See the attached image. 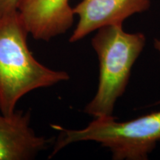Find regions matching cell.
<instances>
[{
	"label": "cell",
	"mask_w": 160,
	"mask_h": 160,
	"mask_svg": "<svg viewBox=\"0 0 160 160\" xmlns=\"http://www.w3.org/2000/svg\"><path fill=\"white\" fill-rule=\"evenodd\" d=\"M154 48L160 53V39H154Z\"/></svg>",
	"instance_id": "ba28073f"
},
{
	"label": "cell",
	"mask_w": 160,
	"mask_h": 160,
	"mask_svg": "<svg viewBox=\"0 0 160 160\" xmlns=\"http://www.w3.org/2000/svg\"><path fill=\"white\" fill-rule=\"evenodd\" d=\"M60 131L51 157L66 146L79 142L93 141L108 148L115 160H145L160 142V111L120 122L113 116L97 117L87 127Z\"/></svg>",
	"instance_id": "3957f363"
},
{
	"label": "cell",
	"mask_w": 160,
	"mask_h": 160,
	"mask_svg": "<svg viewBox=\"0 0 160 160\" xmlns=\"http://www.w3.org/2000/svg\"><path fill=\"white\" fill-rule=\"evenodd\" d=\"M17 11L37 40L50 41L66 33L73 23L69 0H18Z\"/></svg>",
	"instance_id": "5b68a950"
},
{
	"label": "cell",
	"mask_w": 160,
	"mask_h": 160,
	"mask_svg": "<svg viewBox=\"0 0 160 160\" xmlns=\"http://www.w3.org/2000/svg\"><path fill=\"white\" fill-rule=\"evenodd\" d=\"M17 2L18 0H0L1 16L17 11Z\"/></svg>",
	"instance_id": "52a82bcc"
},
{
	"label": "cell",
	"mask_w": 160,
	"mask_h": 160,
	"mask_svg": "<svg viewBox=\"0 0 160 160\" xmlns=\"http://www.w3.org/2000/svg\"><path fill=\"white\" fill-rule=\"evenodd\" d=\"M29 34L19 12L0 17V112L11 115L24 96L67 81L68 73L46 67L28 48Z\"/></svg>",
	"instance_id": "6da1fadb"
},
{
	"label": "cell",
	"mask_w": 160,
	"mask_h": 160,
	"mask_svg": "<svg viewBox=\"0 0 160 160\" xmlns=\"http://www.w3.org/2000/svg\"><path fill=\"white\" fill-rule=\"evenodd\" d=\"M91 45L99 62V79L94 97L84 112L92 117L113 116L116 102L125 91L131 69L145 45L142 33H128L122 25L97 30Z\"/></svg>",
	"instance_id": "7a4b0ae2"
},
{
	"label": "cell",
	"mask_w": 160,
	"mask_h": 160,
	"mask_svg": "<svg viewBox=\"0 0 160 160\" xmlns=\"http://www.w3.org/2000/svg\"><path fill=\"white\" fill-rule=\"evenodd\" d=\"M0 17H1V13H0Z\"/></svg>",
	"instance_id": "9c48e42d"
},
{
	"label": "cell",
	"mask_w": 160,
	"mask_h": 160,
	"mask_svg": "<svg viewBox=\"0 0 160 160\" xmlns=\"http://www.w3.org/2000/svg\"><path fill=\"white\" fill-rule=\"evenodd\" d=\"M151 0H82L73 8L79 17L70 42L79 41L93 31L111 25H122L126 19L147 11Z\"/></svg>",
	"instance_id": "277c9868"
},
{
	"label": "cell",
	"mask_w": 160,
	"mask_h": 160,
	"mask_svg": "<svg viewBox=\"0 0 160 160\" xmlns=\"http://www.w3.org/2000/svg\"><path fill=\"white\" fill-rule=\"evenodd\" d=\"M31 119L30 111L0 112V160H30L48 148L51 139L37 135Z\"/></svg>",
	"instance_id": "8992f818"
}]
</instances>
